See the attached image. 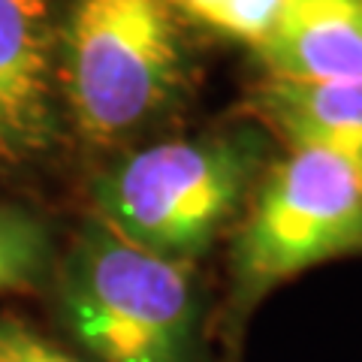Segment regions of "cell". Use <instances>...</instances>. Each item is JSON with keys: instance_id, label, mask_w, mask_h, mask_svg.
I'll use <instances>...</instances> for the list:
<instances>
[{"instance_id": "6da1fadb", "label": "cell", "mask_w": 362, "mask_h": 362, "mask_svg": "<svg viewBox=\"0 0 362 362\" xmlns=\"http://www.w3.org/2000/svg\"><path fill=\"white\" fill-rule=\"evenodd\" d=\"M66 329L94 362H194L199 296L187 259L90 218L58 272Z\"/></svg>"}, {"instance_id": "7a4b0ae2", "label": "cell", "mask_w": 362, "mask_h": 362, "mask_svg": "<svg viewBox=\"0 0 362 362\" xmlns=\"http://www.w3.org/2000/svg\"><path fill=\"white\" fill-rule=\"evenodd\" d=\"M259 163V142L247 133L148 145L100 175L94 221L151 254L190 263L239 214Z\"/></svg>"}, {"instance_id": "3957f363", "label": "cell", "mask_w": 362, "mask_h": 362, "mask_svg": "<svg viewBox=\"0 0 362 362\" xmlns=\"http://www.w3.org/2000/svg\"><path fill=\"white\" fill-rule=\"evenodd\" d=\"M61 88L94 145L154 118L181 82L173 0H76L61 37Z\"/></svg>"}, {"instance_id": "277c9868", "label": "cell", "mask_w": 362, "mask_h": 362, "mask_svg": "<svg viewBox=\"0 0 362 362\" xmlns=\"http://www.w3.org/2000/svg\"><path fill=\"white\" fill-rule=\"evenodd\" d=\"M350 254H362V160L287 145L259 181L233 245L239 308L247 311L278 284Z\"/></svg>"}, {"instance_id": "5b68a950", "label": "cell", "mask_w": 362, "mask_h": 362, "mask_svg": "<svg viewBox=\"0 0 362 362\" xmlns=\"http://www.w3.org/2000/svg\"><path fill=\"white\" fill-rule=\"evenodd\" d=\"M58 33L49 0H0V175L40 163L61 136Z\"/></svg>"}, {"instance_id": "8992f818", "label": "cell", "mask_w": 362, "mask_h": 362, "mask_svg": "<svg viewBox=\"0 0 362 362\" xmlns=\"http://www.w3.org/2000/svg\"><path fill=\"white\" fill-rule=\"evenodd\" d=\"M254 112L287 145H314L362 160V76H263L254 88Z\"/></svg>"}, {"instance_id": "52a82bcc", "label": "cell", "mask_w": 362, "mask_h": 362, "mask_svg": "<svg viewBox=\"0 0 362 362\" xmlns=\"http://www.w3.org/2000/svg\"><path fill=\"white\" fill-rule=\"evenodd\" d=\"M257 58L281 78L362 76V0H290Z\"/></svg>"}, {"instance_id": "ba28073f", "label": "cell", "mask_w": 362, "mask_h": 362, "mask_svg": "<svg viewBox=\"0 0 362 362\" xmlns=\"http://www.w3.org/2000/svg\"><path fill=\"white\" fill-rule=\"evenodd\" d=\"M54 272L52 230L37 211L0 202V296L33 293Z\"/></svg>"}, {"instance_id": "9c48e42d", "label": "cell", "mask_w": 362, "mask_h": 362, "mask_svg": "<svg viewBox=\"0 0 362 362\" xmlns=\"http://www.w3.org/2000/svg\"><path fill=\"white\" fill-rule=\"evenodd\" d=\"M287 9L290 0H223L206 25L257 52L275 37Z\"/></svg>"}, {"instance_id": "30bf717a", "label": "cell", "mask_w": 362, "mask_h": 362, "mask_svg": "<svg viewBox=\"0 0 362 362\" xmlns=\"http://www.w3.org/2000/svg\"><path fill=\"white\" fill-rule=\"evenodd\" d=\"M0 362H78L18 317L0 314Z\"/></svg>"}, {"instance_id": "8fae6325", "label": "cell", "mask_w": 362, "mask_h": 362, "mask_svg": "<svg viewBox=\"0 0 362 362\" xmlns=\"http://www.w3.org/2000/svg\"><path fill=\"white\" fill-rule=\"evenodd\" d=\"M173 4H178L185 13H190V16L199 18V21H209L214 16V9H218L223 0H173Z\"/></svg>"}]
</instances>
